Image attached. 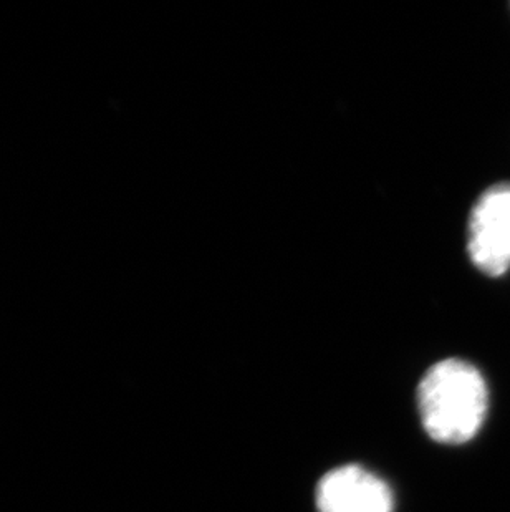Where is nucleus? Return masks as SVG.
<instances>
[{
	"mask_svg": "<svg viewBox=\"0 0 510 512\" xmlns=\"http://www.w3.org/2000/svg\"><path fill=\"white\" fill-rule=\"evenodd\" d=\"M487 385L471 363L449 358L429 368L418 388L424 430L443 445H462L481 430L487 413Z\"/></svg>",
	"mask_w": 510,
	"mask_h": 512,
	"instance_id": "nucleus-1",
	"label": "nucleus"
},
{
	"mask_svg": "<svg viewBox=\"0 0 510 512\" xmlns=\"http://www.w3.org/2000/svg\"><path fill=\"white\" fill-rule=\"evenodd\" d=\"M467 249L474 266L487 276L510 269V183L496 184L477 199L469 219Z\"/></svg>",
	"mask_w": 510,
	"mask_h": 512,
	"instance_id": "nucleus-2",
	"label": "nucleus"
},
{
	"mask_svg": "<svg viewBox=\"0 0 510 512\" xmlns=\"http://www.w3.org/2000/svg\"><path fill=\"white\" fill-rule=\"evenodd\" d=\"M318 512H391L393 496L385 481L350 464L325 474L317 488Z\"/></svg>",
	"mask_w": 510,
	"mask_h": 512,
	"instance_id": "nucleus-3",
	"label": "nucleus"
}]
</instances>
